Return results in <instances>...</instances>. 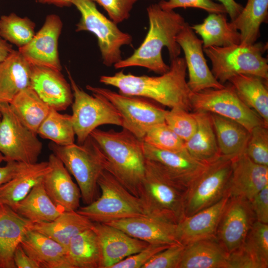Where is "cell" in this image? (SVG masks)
I'll use <instances>...</instances> for the list:
<instances>
[{"label":"cell","instance_id":"cell-1","mask_svg":"<svg viewBox=\"0 0 268 268\" xmlns=\"http://www.w3.org/2000/svg\"><path fill=\"white\" fill-rule=\"evenodd\" d=\"M187 65L184 58L171 60L169 69L158 76L135 75L123 70L113 75H101L99 81L117 88L119 93L153 100L170 108L192 110V92L186 79Z\"/></svg>","mask_w":268,"mask_h":268},{"label":"cell","instance_id":"cell-2","mask_svg":"<svg viewBox=\"0 0 268 268\" xmlns=\"http://www.w3.org/2000/svg\"><path fill=\"white\" fill-rule=\"evenodd\" d=\"M146 11L149 29L144 40L131 56L116 63L115 68L140 67L162 74L170 68L163 60V47L167 48L170 60L180 55L176 36L186 23L184 18L174 10L162 9L158 3L149 5Z\"/></svg>","mask_w":268,"mask_h":268},{"label":"cell","instance_id":"cell-3","mask_svg":"<svg viewBox=\"0 0 268 268\" xmlns=\"http://www.w3.org/2000/svg\"><path fill=\"white\" fill-rule=\"evenodd\" d=\"M90 136L105 157L106 170L138 197L146 165L143 141L124 129L116 132L97 128Z\"/></svg>","mask_w":268,"mask_h":268},{"label":"cell","instance_id":"cell-4","mask_svg":"<svg viewBox=\"0 0 268 268\" xmlns=\"http://www.w3.org/2000/svg\"><path fill=\"white\" fill-rule=\"evenodd\" d=\"M186 191L185 188L146 159L144 176L138 198L147 216L177 224L185 217Z\"/></svg>","mask_w":268,"mask_h":268},{"label":"cell","instance_id":"cell-5","mask_svg":"<svg viewBox=\"0 0 268 268\" xmlns=\"http://www.w3.org/2000/svg\"><path fill=\"white\" fill-rule=\"evenodd\" d=\"M49 146L74 177L83 203L88 204L95 200L98 195V180L106 170V161L93 138L89 135L82 144L74 143L66 146L52 142Z\"/></svg>","mask_w":268,"mask_h":268},{"label":"cell","instance_id":"cell-6","mask_svg":"<svg viewBox=\"0 0 268 268\" xmlns=\"http://www.w3.org/2000/svg\"><path fill=\"white\" fill-rule=\"evenodd\" d=\"M267 48V44L256 42L249 45L212 46L203 49V52L211 62L212 73L223 84L240 74L256 75L268 81V61L263 56Z\"/></svg>","mask_w":268,"mask_h":268},{"label":"cell","instance_id":"cell-7","mask_svg":"<svg viewBox=\"0 0 268 268\" xmlns=\"http://www.w3.org/2000/svg\"><path fill=\"white\" fill-rule=\"evenodd\" d=\"M101 194L76 211L92 221L108 223L134 217L147 216L139 199L132 194L110 173L104 170L98 180Z\"/></svg>","mask_w":268,"mask_h":268},{"label":"cell","instance_id":"cell-8","mask_svg":"<svg viewBox=\"0 0 268 268\" xmlns=\"http://www.w3.org/2000/svg\"><path fill=\"white\" fill-rule=\"evenodd\" d=\"M71 1L81 16L75 31H88L96 36L103 64L112 67L122 60L121 48L131 44V35L121 30L117 24L102 14L91 0Z\"/></svg>","mask_w":268,"mask_h":268},{"label":"cell","instance_id":"cell-9","mask_svg":"<svg viewBox=\"0 0 268 268\" xmlns=\"http://www.w3.org/2000/svg\"><path fill=\"white\" fill-rule=\"evenodd\" d=\"M72 91L71 119L78 144H82L91 133L103 125L122 126L121 115L112 104L103 96L90 95L81 89L67 69Z\"/></svg>","mask_w":268,"mask_h":268},{"label":"cell","instance_id":"cell-10","mask_svg":"<svg viewBox=\"0 0 268 268\" xmlns=\"http://www.w3.org/2000/svg\"><path fill=\"white\" fill-rule=\"evenodd\" d=\"M234 156L220 155L207 164L205 169L186 190L185 216L191 215L217 202L228 194Z\"/></svg>","mask_w":268,"mask_h":268},{"label":"cell","instance_id":"cell-11","mask_svg":"<svg viewBox=\"0 0 268 268\" xmlns=\"http://www.w3.org/2000/svg\"><path fill=\"white\" fill-rule=\"evenodd\" d=\"M86 88L92 93L101 95L108 99L121 115L123 129L142 141L150 128L165 122L166 110L145 98L127 95L90 85Z\"/></svg>","mask_w":268,"mask_h":268},{"label":"cell","instance_id":"cell-12","mask_svg":"<svg viewBox=\"0 0 268 268\" xmlns=\"http://www.w3.org/2000/svg\"><path fill=\"white\" fill-rule=\"evenodd\" d=\"M0 120V153L4 161L27 164L37 162L43 144L37 134L27 128L11 109L2 103Z\"/></svg>","mask_w":268,"mask_h":268},{"label":"cell","instance_id":"cell-13","mask_svg":"<svg viewBox=\"0 0 268 268\" xmlns=\"http://www.w3.org/2000/svg\"><path fill=\"white\" fill-rule=\"evenodd\" d=\"M190 103L194 111H205L232 119L250 132L256 126L266 125L258 114L240 98L231 84L221 89L192 92Z\"/></svg>","mask_w":268,"mask_h":268},{"label":"cell","instance_id":"cell-14","mask_svg":"<svg viewBox=\"0 0 268 268\" xmlns=\"http://www.w3.org/2000/svg\"><path fill=\"white\" fill-rule=\"evenodd\" d=\"M256 218L251 202L240 197H230L219 220L216 237L230 254L243 243Z\"/></svg>","mask_w":268,"mask_h":268},{"label":"cell","instance_id":"cell-15","mask_svg":"<svg viewBox=\"0 0 268 268\" xmlns=\"http://www.w3.org/2000/svg\"><path fill=\"white\" fill-rule=\"evenodd\" d=\"M63 27L59 15L54 13L47 15L42 26L31 40L18 50L31 65L61 71L58 43Z\"/></svg>","mask_w":268,"mask_h":268},{"label":"cell","instance_id":"cell-16","mask_svg":"<svg viewBox=\"0 0 268 268\" xmlns=\"http://www.w3.org/2000/svg\"><path fill=\"white\" fill-rule=\"evenodd\" d=\"M176 41L184 53L189 74L187 84L192 92L225 86L212 73L204 56L202 41L187 22L176 36Z\"/></svg>","mask_w":268,"mask_h":268},{"label":"cell","instance_id":"cell-17","mask_svg":"<svg viewBox=\"0 0 268 268\" xmlns=\"http://www.w3.org/2000/svg\"><path fill=\"white\" fill-rule=\"evenodd\" d=\"M146 160L155 164L169 178L186 190L207 164L192 156L185 148L179 151L160 149L143 141Z\"/></svg>","mask_w":268,"mask_h":268},{"label":"cell","instance_id":"cell-18","mask_svg":"<svg viewBox=\"0 0 268 268\" xmlns=\"http://www.w3.org/2000/svg\"><path fill=\"white\" fill-rule=\"evenodd\" d=\"M30 87L51 108L58 111L66 110L72 103L70 84L61 71L32 65Z\"/></svg>","mask_w":268,"mask_h":268},{"label":"cell","instance_id":"cell-19","mask_svg":"<svg viewBox=\"0 0 268 268\" xmlns=\"http://www.w3.org/2000/svg\"><path fill=\"white\" fill-rule=\"evenodd\" d=\"M49 171L43 177L45 190L53 202L63 211H76L80 207L79 188L61 160L54 153L48 158Z\"/></svg>","mask_w":268,"mask_h":268},{"label":"cell","instance_id":"cell-20","mask_svg":"<svg viewBox=\"0 0 268 268\" xmlns=\"http://www.w3.org/2000/svg\"><path fill=\"white\" fill-rule=\"evenodd\" d=\"M92 229L96 233L100 246L102 257L100 268H111L149 244L107 223L94 222Z\"/></svg>","mask_w":268,"mask_h":268},{"label":"cell","instance_id":"cell-21","mask_svg":"<svg viewBox=\"0 0 268 268\" xmlns=\"http://www.w3.org/2000/svg\"><path fill=\"white\" fill-rule=\"evenodd\" d=\"M268 185V166L252 161L245 153L234 156L229 182L230 197H240L251 201Z\"/></svg>","mask_w":268,"mask_h":268},{"label":"cell","instance_id":"cell-22","mask_svg":"<svg viewBox=\"0 0 268 268\" xmlns=\"http://www.w3.org/2000/svg\"><path fill=\"white\" fill-rule=\"evenodd\" d=\"M229 198L228 194L214 204L185 216L177 224V242L185 246L197 240L216 237L219 220Z\"/></svg>","mask_w":268,"mask_h":268},{"label":"cell","instance_id":"cell-23","mask_svg":"<svg viewBox=\"0 0 268 268\" xmlns=\"http://www.w3.org/2000/svg\"><path fill=\"white\" fill-rule=\"evenodd\" d=\"M228 268H268V224L256 220L243 243L229 254Z\"/></svg>","mask_w":268,"mask_h":268},{"label":"cell","instance_id":"cell-24","mask_svg":"<svg viewBox=\"0 0 268 268\" xmlns=\"http://www.w3.org/2000/svg\"><path fill=\"white\" fill-rule=\"evenodd\" d=\"M105 223L149 244H179L176 237L177 224L164 220L149 216H138Z\"/></svg>","mask_w":268,"mask_h":268},{"label":"cell","instance_id":"cell-25","mask_svg":"<svg viewBox=\"0 0 268 268\" xmlns=\"http://www.w3.org/2000/svg\"><path fill=\"white\" fill-rule=\"evenodd\" d=\"M20 245L40 268H71L66 249L61 244L37 231L28 229Z\"/></svg>","mask_w":268,"mask_h":268},{"label":"cell","instance_id":"cell-26","mask_svg":"<svg viewBox=\"0 0 268 268\" xmlns=\"http://www.w3.org/2000/svg\"><path fill=\"white\" fill-rule=\"evenodd\" d=\"M31 223L10 206L0 205V268H16L14 251Z\"/></svg>","mask_w":268,"mask_h":268},{"label":"cell","instance_id":"cell-27","mask_svg":"<svg viewBox=\"0 0 268 268\" xmlns=\"http://www.w3.org/2000/svg\"><path fill=\"white\" fill-rule=\"evenodd\" d=\"M32 65L18 50H13L0 62V101L10 103L22 90L30 86Z\"/></svg>","mask_w":268,"mask_h":268},{"label":"cell","instance_id":"cell-28","mask_svg":"<svg viewBox=\"0 0 268 268\" xmlns=\"http://www.w3.org/2000/svg\"><path fill=\"white\" fill-rule=\"evenodd\" d=\"M228 256L215 236L203 239L185 246L179 268H228Z\"/></svg>","mask_w":268,"mask_h":268},{"label":"cell","instance_id":"cell-29","mask_svg":"<svg viewBox=\"0 0 268 268\" xmlns=\"http://www.w3.org/2000/svg\"><path fill=\"white\" fill-rule=\"evenodd\" d=\"M197 128L192 136L185 142V148L194 158L208 164L221 155L217 143L211 113L203 110L192 113Z\"/></svg>","mask_w":268,"mask_h":268},{"label":"cell","instance_id":"cell-30","mask_svg":"<svg viewBox=\"0 0 268 268\" xmlns=\"http://www.w3.org/2000/svg\"><path fill=\"white\" fill-rule=\"evenodd\" d=\"M94 222L76 211H64L49 222L31 223L29 229L42 233L58 242L66 249L71 238L90 228Z\"/></svg>","mask_w":268,"mask_h":268},{"label":"cell","instance_id":"cell-31","mask_svg":"<svg viewBox=\"0 0 268 268\" xmlns=\"http://www.w3.org/2000/svg\"><path fill=\"white\" fill-rule=\"evenodd\" d=\"M50 169L48 161L27 164L11 180L0 186V205L11 207L23 199Z\"/></svg>","mask_w":268,"mask_h":268},{"label":"cell","instance_id":"cell-32","mask_svg":"<svg viewBox=\"0 0 268 268\" xmlns=\"http://www.w3.org/2000/svg\"><path fill=\"white\" fill-rule=\"evenodd\" d=\"M227 13H210L202 23L191 26L202 38L203 49L240 44V32L228 21Z\"/></svg>","mask_w":268,"mask_h":268},{"label":"cell","instance_id":"cell-33","mask_svg":"<svg viewBox=\"0 0 268 268\" xmlns=\"http://www.w3.org/2000/svg\"><path fill=\"white\" fill-rule=\"evenodd\" d=\"M228 81L243 102L268 126V81L256 75L240 74Z\"/></svg>","mask_w":268,"mask_h":268},{"label":"cell","instance_id":"cell-34","mask_svg":"<svg viewBox=\"0 0 268 268\" xmlns=\"http://www.w3.org/2000/svg\"><path fill=\"white\" fill-rule=\"evenodd\" d=\"M11 208L32 223L51 221L64 212L50 199L45 190L42 180L23 199Z\"/></svg>","mask_w":268,"mask_h":268},{"label":"cell","instance_id":"cell-35","mask_svg":"<svg viewBox=\"0 0 268 268\" xmlns=\"http://www.w3.org/2000/svg\"><path fill=\"white\" fill-rule=\"evenodd\" d=\"M71 268H100L101 251L98 238L91 228L73 236L66 250Z\"/></svg>","mask_w":268,"mask_h":268},{"label":"cell","instance_id":"cell-36","mask_svg":"<svg viewBox=\"0 0 268 268\" xmlns=\"http://www.w3.org/2000/svg\"><path fill=\"white\" fill-rule=\"evenodd\" d=\"M211 115L221 155L235 156L244 153L250 132L232 119L215 114Z\"/></svg>","mask_w":268,"mask_h":268},{"label":"cell","instance_id":"cell-37","mask_svg":"<svg viewBox=\"0 0 268 268\" xmlns=\"http://www.w3.org/2000/svg\"><path fill=\"white\" fill-rule=\"evenodd\" d=\"M9 104L22 123L36 133L51 109L30 86L20 91Z\"/></svg>","mask_w":268,"mask_h":268},{"label":"cell","instance_id":"cell-38","mask_svg":"<svg viewBox=\"0 0 268 268\" xmlns=\"http://www.w3.org/2000/svg\"><path fill=\"white\" fill-rule=\"evenodd\" d=\"M268 16V0H247L240 13L231 21L239 31L240 44L249 45L256 43L260 36V26L267 22Z\"/></svg>","mask_w":268,"mask_h":268},{"label":"cell","instance_id":"cell-39","mask_svg":"<svg viewBox=\"0 0 268 268\" xmlns=\"http://www.w3.org/2000/svg\"><path fill=\"white\" fill-rule=\"evenodd\" d=\"M37 134L43 138L49 139L59 145L66 146L74 143L75 134L71 116L61 114L51 108Z\"/></svg>","mask_w":268,"mask_h":268},{"label":"cell","instance_id":"cell-40","mask_svg":"<svg viewBox=\"0 0 268 268\" xmlns=\"http://www.w3.org/2000/svg\"><path fill=\"white\" fill-rule=\"evenodd\" d=\"M35 24L27 17L15 13L0 17V37L20 48L27 44L35 34Z\"/></svg>","mask_w":268,"mask_h":268},{"label":"cell","instance_id":"cell-41","mask_svg":"<svg viewBox=\"0 0 268 268\" xmlns=\"http://www.w3.org/2000/svg\"><path fill=\"white\" fill-rule=\"evenodd\" d=\"M143 141L157 148L170 151H179L185 148V141L165 122L150 128Z\"/></svg>","mask_w":268,"mask_h":268},{"label":"cell","instance_id":"cell-42","mask_svg":"<svg viewBox=\"0 0 268 268\" xmlns=\"http://www.w3.org/2000/svg\"><path fill=\"white\" fill-rule=\"evenodd\" d=\"M256 164L268 166V129L263 125L254 127L244 152Z\"/></svg>","mask_w":268,"mask_h":268},{"label":"cell","instance_id":"cell-43","mask_svg":"<svg viewBox=\"0 0 268 268\" xmlns=\"http://www.w3.org/2000/svg\"><path fill=\"white\" fill-rule=\"evenodd\" d=\"M165 122L185 142L192 136L197 128L192 113L179 107L166 110Z\"/></svg>","mask_w":268,"mask_h":268},{"label":"cell","instance_id":"cell-44","mask_svg":"<svg viewBox=\"0 0 268 268\" xmlns=\"http://www.w3.org/2000/svg\"><path fill=\"white\" fill-rule=\"evenodd\" d=\"M185 246L176 244L155 254L142 268H179Z\"/></svg>","mask_w":268,"mask_h":268},{"label":"cell","instance_id":"cell-45","mask_svg":"<svg viewBox=\"0 0 268 268\" xmlns=\"http://www.w3.org/2000/svg\"><path fill=\"white\" fill-rule=\"evenodd\" d=\"M158 4L162 9L166 10H172L178 7H194L203 9L209 13H227L222 4L212 0H160Z\"/></svg>","mask_w":268,"mask_h":268},{"label":"cell","instance_id":"cell-46","mask_svg":"<svg viewBox=\"0 0 268 268\" xmlns=\"http://www.w3.org/2000/svg\"><path fill=\"white\" fill-rule=\"evenodd\" d=\"M102 7L110 19L116 24L128 19L138 0H91Z\"/></svg>","mask_w":268,"mask_h":268},{"label":"cell","instance_id":"cell-47","mask_svg":"<svg viewBox=\"0 0 268 268\" xmlns=\"http://www.w3.org/2000/svg\"><path fill=\"white\" fill-rule=\"evenodd\" d=\"M170 245H171L149 244L143 249L127 257L113 266L111 268H142L155 254Z\"/></svg>","mask_w":268,"mask_h":268},{"label":"cell","instance_id":"cell-48","mask_svg":"<svg viewBox=\"0 0 268 268\" xmlns=\"http://www.w3.org/2000/svg\"><path fill=\"white\" fill-rule=\"evenodd\" d=\"M256 220L268 224V185L250 201Z\"/></svg>","mask_w":268,"mask_h":268},{"label":"cell","instance_id":"cell-49","mask_svg":"<svg viewBox=\"0 0 268 268\" xmlns=\"http://www.w3.org/2000/svg\"><path fill=\"white\" fill-rule=\"evenodd\" d=\"M6 162L5 166H0V186L11 180L28 164L15 161Z\"/></svg>","mask_w":268,"mask_h":268},{"label":"cell","instance_id":"cell-50","mask_svg":"<svg viewBox=\"0 0 268 268\" xmlns=\"http://www.w3.org/2000/svg\"><path fill=\"white\" fill-rule=\"evenodd\" d=\"M13 260L17 268H40L39 265L25 253L20 244L14 251Z\"/></svg>","mask_w":268,"mask_h":268},{"label":"cell","instance_id":"cell-51","mask_svg":"<svg viewBox=\"0 0 268 268\" xmlns=\"http://www.w3.org/2000/svg\"><path fill=\"white\" fill-rule=\"evenodd\" d=\"M220 2L226 9L231 21L234 20L240 13L243 6L235 0H216Z\"/></svg>","mask_w":268,"mask_h":268},{"label":"cell","instance_id":"cell-52","mask_svg":"<svg viewBox=\"0 0 268 268\" xmlns=\"http://www.w3.org/2000/svg\"><path fill=\"white\" fill-rule=\"evenodd\" d=\"M13 50L12 45L0 37V62L7 58Z\"/></svg>","mask_w":268,"mask_h":268},{"label":"cell","instance_id":"cell-53","mask_svg":"<svg viewBox=\"0 0 268 268\" xmlns=\"http://www.w3.org/2000/svg\"><path fill=\"white\" fill-rule=\"evenodd\" d=\"M37 2L53 5L59 7H70L72 6L71 0H35Z\"/></svg>","mask_w":268,"mask_h":268},{"label":"cell","instance_id":"cell-54","mask_svg":"<svg viewBox=\"0 0 268 268\" xmlns=\"http://www.w3.org/2000/svg\"><path fill=\"white\" fill-rule=\"evenodd\" d=\"M4 161V158L3 155L0 153V163Z\"/></svg>","mask_w":268,"mask_h":268},{"label":"cell","instance_id":"cell-55","mask_svg":"<svg viewBox=\"0 0 268 268\" xmlns=\"http://www.w3.org/2000/svg\"><path fill=\"white\" fill-rule=\"evenodd\" d=\"M1 102L0 101V120L1 119Z\"/></svg>","mask_w":268,"mask_h":268}]
</instances>
